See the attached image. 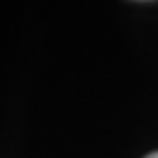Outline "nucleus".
I'll list each match as a JSON object with an SVG mask.
<instances>
[{
  "instance_id": "obj_1",
  "label": "nucleus",
  "mask_w": 158,
  "mask_h": 158,
  "mask_svg": "<svg viewBox=\"0 0 158 158\" xmlns=\"http://www.w3.org/2000/svg\"><path fill=\"white\" fill-rule=\"evenodd\" d=\"M147 158H158V152H154V154H149Z\"/></svg>"
}]
</instances>
